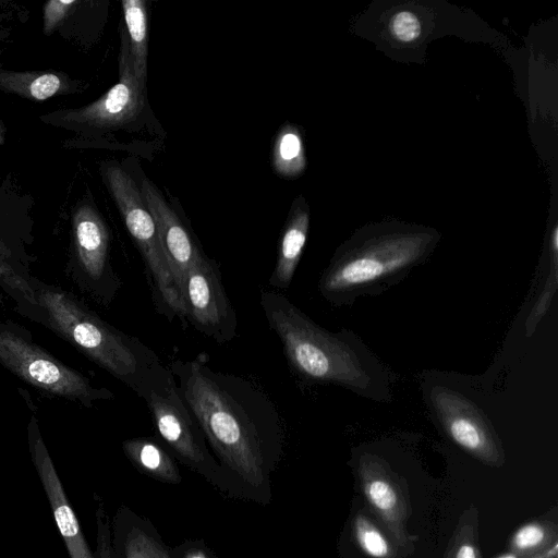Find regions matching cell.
Returning a JSON list of instances; mask_svg holds the SVG:
<instances>
[{"label": "cell", "mask_w": 558, "mask_h": 558, "mask_svg": "<svg viewBox=\"0 0 558 558\" xmlns=\"http://www.w3.org/2000/svg\"><path fill=\"white\" fill-rule=\"evenodd\" d=\"M179 391L239 497L271 500L270 474L284 447L271 399L247 378L208 365L207 354L169 365Z\"/></svg>", "instance_id": "1"}, {"label": "cell", "mask_w": 558, "mask_h": 558, "mask_svg": "<svg viewBox=\"0 0 558 558\" xmlns=\"http://www.w3.org/2000/svg\"><path fill=\"white\" fill-rule=\"evenodd\" d=\"M259 302L303 385L330 384L376 401L391 399L387 371L353 333L323 328L277 291H262Z\"/></svg>", "instance_id": "2"}, {"label": "cell", "mask_w": 558, "mask_h": 558, "mask_svg": "<svg viewBox=\"0 0 558 558\" xmlns=\"http://www.w3.org/2000/svg\"><path fill=\"white\" fill-rule=\"evenodd\" d=\"M426 233L389 234L337 254L318 281L320 294L335 305L384 291L400 281L428 253Z\"/></svg>", "instance_id": "3"}, {"label": "cell", "mask_w": 558, "mask_h": 558, "mask_svg": "<svg viewBox=\"0 0 558 558\" xmlns=\"http://www.w3.org/2000/svg\"><path fill=\"white\" fill-rule=\"evenodd\" d=\"M132 390L146 402L158 434L173 454L222 492L239 497L235 486L210 452L170 368L161 361L153 364Z\"/></svg>", "instance_id": "4"}, {"label": "cell", "mask_w": 558, "mask_h": 558, "mask_svg": "<svg viewBox=\"0 0 558 558\" xmlns=\"http://www.w3.org/2000/svg\"><path fill=\"white\" fill-rule=\"evenodd\" d=\"M39 301L56 329L131 389L147 368L160 361L137 338L107 325L64 293L43 291Z\"/></svg>", "instance_id": "5"}, {"label": "cell", "mask_w": 558, "mask_h": 558, "mask_svg": "<svg viewBox=\"0 0 558 558\" xmlns=\"http://www.w3.org/2000/svg\"><path fill=\"white\" fill-rule=\"evenodd\" d=\"M106 184L145 264L156 311L184 319L183 306L154 218L133 179L118 165L105 168Z\"/></svg>", "instance_id": "6"}, {"label": "cell", "mask_w": 558, "mask_h": 558, "mask_svg": "<svg viewBox=\"0 0 558 558\" xmlns=\"http://www.w3.org/2000/svg\"><path fill=\"white\" fill-rule=\"evenodd\" d=\"M0 362L25 381L58 396L86 404L112 397L109 390L92 387L84 376L7 329H0Z\"/></svg>", "instance_id": "7"}, {"label": "cell", "mask_w": 558, "mask_h": 558, "mask_svg": "<svg viewBox=\"0 0 558 558\" xmlns=\"http://www.w3.org/2000/svg\"><path fill=\"white\" fill-rule=\"evenodd\" d=\"M357 477L371 514L387 532L404 557L413 554L416 536L407 530L411 502L407 483L381 457H359Z\"/></svg>", "instance_id": "8"}, {"label": "cell", "mask_w": 558, "mask_h": 558, "mask_svg": "<svg viewBox=\"0 0 558 558\" xmlns=\"http://www.w3.org/2000/svg\"><path fill=\"white\" fill-rule=\"evenodd\" d=\"M184 319L197 331L226 343L236 337L238 318L217 262L204 255L186 272L182 287Z\"/></svg>", "instance_id": "9"}, {"label": "cell", "mask_w": 558, "mask_h": 558, "mask_svg": "<svg viewBox=\"0 0 558 558\" xmlns=\"http://www.w3.org/2000/svg\"><path fill=\"white\" fill-rule=\"evenodd\" d=\"M430 402L447 435L471 457L492 468L506 462L501 441L485 413L465 396L436 386Z\"/></svg>", "instance_id": "10"}, {"label": "cell", "mask_w": 558, "mask_h": 558, "mask_svg": "<svg viewBox=\"0 0 558 558\" xmlns=\"http://www.w3.org/2000/svg\"><path fill=\"white\" fill-rule=\"evenodd\" d=\"M144 89L133 70L129 40L121 34L119 81L96 101L71 110L54 112L53 121L63 125L107 129L128 124L136 119L143 108Z\"/></svg>", "instance_id": "11"}, {"label": "cell", "mask_w": 558, "mask_h": 558, "mask_svg": "<svg viewBox=\"0 0 558 558\" xmlns=\"http://www.w3.org/2000/svg\"><path fill=\"white\" fill-rule=\"evenodd\" d=\"M140 191L156 223L162 248L182 301L184 277L187 270L198 263L205 254L177 213L148 179L142 180Z\"/></svg>", "instance_id": "12"}, {"label": "cell", "mask_w": 558, "mask_h": 558, "mask_svg": "<svg viewBox=\"0 0 558 558\" xmlns=\"http://www.w3.org/2000/svg\"><path fill=\"white\" fill-rule=\"evenodd\" d=\"M35 423L33 420L29 426L32 459L69 556L70 558H96L82 533L78 520L69 504L62 483Z\"/></svg>", "instance_id": "13"}, {"label": "cell", "mask_w": 558, "mask_h": 558, "mask_svg": "<svg viewBox=\"0 0 558 558\" xmlns=\"http://www.w3.org/2000/svg\"><path fill=\"white\" fill-rule=\"evenodd\" d=\"M78 262L96 284L105 283L113 290L118 279L108 264L109 234L101 217L87 204L80 206L73 218Z\"/></svg>", "instance_id": "14"}, {"label": "cell", "mask_w": 558, "mask_h": 558, "mask_svg": "<svg viewBox=\"0 0 558 558\" xmlns=\"http://www.w3.org/2000/svg\"><path fill=\"white\" fill-rule=\"evenodd\" d=\"M111 531L113 558H156L158 531L148 519L122 506L113 518Z\"/></svg>", "instance_id": "15"}, {"label": "cell", "mask_w": 558, "mask_h": 558, "mask_svg": "<svg viewBox=\"0 0 558 558\" xmlns=\"http://www.w3.org/2000/svg\"><path fill=\"white\" fill-rule=\"evenodd\" d=\"M308 222L306 209L294 206L282 230L275 267L268 279L271 287L284 290L291 284L306 242Z\"/></svg>", "instance_id": "16"}, {"label": "cell", "mask_w": 558, "mask_h": 558, "mask_svg": "<svg viewBox=\"0 0 558 558\" xmlns=\"http://www.w3.org/2000/svg\"><path fill=\"white\" fill-rule=\"evenodd\" d=\"M0 89L31 100H46L71 92L69 77L60 72L0 69Z\"/></svg>", "instance_id": "17"}, {"label": "cell", "mask_w": 558, "mask_h": 558, "mask_svg": "<svg viewBox=\"0 0 558 558\" xmlns=\"http://www.w3.org/2000/svg\"><path fill=\"white\" fill-rule=\"evenodd\" d=\"M123 451L143 474L167 484H180L182 475L172 458L157 441L147 437L124 440Z\"/></svg>", "instance_id": "18"}, {"label": "cell", "mask_w": 558, "mask_h": 558, "mask_svg": "<svg viewBox=\"0 0 558 558\" xmlns=\"http://www.w3.org/2000/svg\"><path fill=\"white\" fill-rule=\"evenodd\" d=\"M122 10L134 74L140 86L145 89L148 48L146 3L142 0H124Z\"/></svg>", "instance_id": "19"}, {"label": "cell", "mask_w": 558, "mask_h": 558, "mask_svg": "<svg viewBox=\"0 0 558 558\" xmlns=\"http://www.w3.org/2000/svg\"><path fill=\"white\" fill-rule=\"evenodd\" d=\"M558 527L548 520H533L517 529L509 541V551L517 558H538L557 547Z\"/></svg>", "instance_id": "20"}, {"label": "cell", "mask_w": 558, "mask_h": 558, "mask_svg": "<svg viewBox=\"0 0 558 558\" xmlns=\"http://www.w3.org/2000/svg\"><path fill=\"white\" fill-rule=\"evenodd\" d=\"M351 526L355 544L367 557L404 558L387 532L367 511H357Z\"/></svg>", "instance_id": "21"}, {"label": "cell", "mask_w": 558, "mask_h": 558, "mask_svg": "<svg viewBox=\"0 0 558 558\" xmlns=\"http://www.w3.org/2000/svg\"><path fill=\"white\" fill-rule=\"evenodd\" d=\"M272 166L284 178L299 175L305 167L302 137L299 130L290 124L282 126L272 146Z\"/></svg>", "instance_id": "22"}, {"label": "cell", "mask_w": 558, "mask_h": 558, "mask_svg": "<svg viewBox=\"0 0 558 558\" xmlns=\"http://www.w3.org/2000/svg\"><path fill=\"white\" fill-rule=\"evenodd\" d=\"M478 525V509L472 505L460 515L444 558H482Z\"/></svg>", "instance_id": "23"}, {"label": "cell", "mask_w": 558, "mask_h": 558, "mask_svg": "<svg viewBox=\"0 0 558 558\" xmlns=\"http://www.w3.org/2000/svg\"><path fill=\"white\" fill-rule=\"evenodd\" d=\"M551 260L548 270V276L545 280L543 292L533 305L531 313L527 315L525 322V335L530 337L533 335L538 323L549 310L550 303L557 290L558 271H557V251H558V229L555 228L551 242Z\"/></svg>", "instance_id": "24"}, {"label": "cell", "mask_w": 558, "mask_h": 558, "mask_svg": "<svg viewBox=\"0 0 558 558\" xmlns=\"http://www.w3.org/2000/svg\"><path fill=\"white\" fill-rule=\"evenodd\" d=\"M78 2L75 0H50L44 5V32L50 35Z\"/></svg>", "instance_id": "25"}, {"label": "cell", "mask_w": 558, "mask_h": 558, "mask_svg": "<svg viewBox=\"0 0 558 558\" xmlns=\"http://www.w3.org/2000/svg\"><path fill=\"white\" fill-rule=\"evenodd\" d=\"M391 31L398 39L411 41L418 37L421 26L417 17L413 13L402 11L393 15L391 20Z\"/></svg>", "instance_id": "26"}, {"label": "cell", "mask_w": 558, "mask_h": 558, "mask_svg": "<svg viewBox=\"0 0 558 558\" xmlns=\"http://www.w3.org/2000/svg\"><path fill=\"white\" fill-rule=\"evenodd\" d=\"M96 558H113L111 524L102 506L97 509V555Z\"/></svg>", "instance_id": "27"}, {"label": "cell", "mask_w": 558, "mask_h": 558, "mask_svg": "<svg viewBox=\"0 0 558 558\" xmlns=\"http://www.w3.org/2000/svg\"><path fill=\"white\" fill-rule=\"evenodd\" d=\"M169 551L173 558H217L203 541H184Z\"/></svg>", "instance_id": "28"}, {"label": "cell", "mask_w": 558, "mask_h": 558, "mask_svg": "<svg viewBox=\"0 0 558 558\" xmlns=\"http://www.w3.org/2000/svg\"><path fill=\"white\" fill-rule=\"evenodd\" d=\"M155 554L156 558H173L169 551V547L163 544L159 533L155 537Z\"/></svg>", "instance_id": "29"}, {"label": "cell", "mask_w": 558, "mask_h": 558, "mask_svg": "<svg viewBox=\"0 0 558 558\" xmlns=\"http://www.w3.org/2000/svg\"><path fill=\"white\" fill-rule=\"evenodd\" d=\"M3 141H4V129H3L2 123L0 122V145L3 143Z\"/></svg>", "instance_id": "30"}]
</instances>
